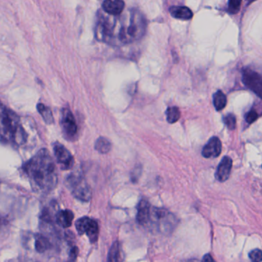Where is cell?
<instances>
[{
	"instance_id": "cell-1",
	"label": "cell",
	"mask_w": 262,
	"mask_h": 262,
	"mask_svg": "<svg viewBox=\"0 0 262 262\" xmlns=\"http://www.w3.org/2000/svg\"><path fill=\"white\" fill-rule=\"evenodd\" d=\"M146 27L145 16L136 9H128L119 16L99 12L95 35L101 42L113 47H122L142 39Z\"/></svg>"
},
{
	"instance_id": "cell-2",
	"label": "cell",
	"mask_w": 262,
	"mask_h": 262,
	"mask_svg": "<svg viewBox=\"0 0 262 262\" xmlns=\"http://www.w3.org/2000/svg\"><path fill=\"white\" fill-rule=\"evenodd\" d=\"M24 170L35 192L47 194L57 186V168L48 150L45 148L26 162Z\"/></svg>"
},
{
	"instance_id": "cell-3",
	"label": "cell",
	"mask_w": 262,
	"mask_h": 262,
	"mask_svg": "<svg viewBox=\"0 0 262 262\" xmlns=\"http://www.w3.org/2000/svg\"><path fill=\"white\" fill-rule=\"evenodd\" d=\"M0 139L13 145H24L27 136L19 116L9 108L0 105Z\"/></svg>"
},
{
	"instance_id": "cell-4",
	"label": "cell",
	"mask_w": 262,
	"mask_h": 262,
	"mask_svg": "<svg viewBox=\"0 0 262 262\" xmlns=\"http://www.w3.org/2000/svg\"><path fill=\"white\" fill-rule=\"evenodd\" d=\"M67 188L73 196L82 202H90L92 199V190L81 173L73 172L66 180Z\"/></svg>"
},
{
	"instance_id": "cell-5",
	"label": "cell",
	"mask_w": 262,
	"mask_h": 262,
	"mask_svg": "<svg viewBox=\"0 0 262 262\" xmlns=\"http://www.w3.org/2000/svg\"><path fill=\"white\" fill-rule=\"evenodd\" d=\"M60 123L66 139L73 140L77 135L78 127L74 116L69 108H63L61 112Z\"/></svg>"
},
{
	"instance_id": "cell-6",
	"label": "cell",
	"mask_w": 262,
	"mask_h": 262,
	"mask_svg": "<svg viewBox=\"0 0 262 262\" xmlns=\"http://www.w3.org/2000/svg\"><path fill=\"white\" fill-rule=\"evenodd\" d=\"M242 79L247 88L255 93L259 98H261L262 78L260 74L251 69L245 68L243 70Z\"/></svg>"
},
{
	"instance_id": "cell-7",
	"label": "cell",
	"mask_w": 262,
	"mask_h": 262,
	"mask_svg": "<svg viewBox=\"0 0 262 262\" xmlns=\"http://www.w3.org/2000/svg\"><path fill=\"white\" fill-rule=\"evenodd\" d=\"M53 151L56 161L62 170L71 169L74 165V158L70 151L59 142H55Z\"/></svg>"
},
{
	"instance_id": "cell-8",
	"label": "cell",
	"mask_w": 262,
	"mask_h": 262,
	"mask_svg": "<svg viewBox=\"0 0 262 262\" xmlns=\"http://www.w3.org/2000/svg\"><path fill=\"white\" fill-rule=\"evenodd\" d=\"M159 228L162 231H168L174 225V217L171 213L163 208H153L151 211Z\"/></svg>"
},
{
	"instance_id": "cell-9",
	"label": "cell",
	"mask_w": 262,
	"mask_h": 262,
	"mask_svg": "<svg viewBox=\"0 0 262 262\" xmlns=\"http://www.w3.org/2000/svg\"><path fill=\"white\" fill-rule=\"evenodd\" d=\"M222 145L220 139L217 137H212L209 139L208 143L204 146L202 154L206 159L217 158L222 153Z\"/></svg>"
},
{
	"instance_id": "cell-10",
	"label": "cell",
	"mask_w": 262,
	"mask_h": 262,
	"mask_svg": "<svg viewBox=\"0 0 262 262\" xmlns=\"http://www.w3.org/2000/svg\"><path fill=\"white\" fill-rule=\"evenodd\" d=\"M231 168H232V159L228 156H225L221 161L216 170V179L221 182L228 180L231 174Z\"/></svg>"
},
{
	"instance_id": "cell-11",
	"label": "cell",
	"mask_w": 262,
	"mask_h": 262,
	"mask_svg": "<svg viewBox=\"0 0 262 262\" xmlns=\"http://www.w3.org/2000/svg\"><path fill=\"white\" fill-rule=\"evenodd\" d=\"M151 206L148 201L142 199L140 201L137 207V219L138 223L141 225H147L151 219Z\"/></svg>"
},
{
	"instance_id": "cell-12",
	"label": "cell",
	"mask_w": 262,
	"mask_h": 262,
	"mask_svg": "<svg viewBox=\"0 0 262 262\" xmlns=\"http://www.w3.org/2000/svg\"><path fill=\"white\" fill-rule=\"evenodd\" d=\"M102 10L110 16H119L125 10V3L122 0H106L102 4Z\"/></svg>"
},
{
	"instance_id": "cell-13",
	"label": "cell",
	"mask_w": 262,
	"mask_h": 262,
	"mask_svg": "<svg viewBox=\"0 0 262 262\" xmlns=\"http://www.w3.org/2000/svg\"><path fill=\"white\" fill-rule=\"evenodd\" d=\"M73 219H74V214L71 210H62L56 213V223L64 228L71 226Z\"/></svg>"
},
{
	"instance_id": "cell-14",
	"label": "cell",
	"mask_w": 262,
	"mask_h": 262,
	"mask_svg": "<svg viewBox=\"0 0 262 262\" xmlns=\"http://www.w3.org/2000/svg\"><path fill=\"white\" fill-rule=\"evenodd\" d=\"M170 14L176 19L188 20L193 17V13L186 7H171L169 9Z\"/></svg>"
},
{
	"instance_id": "cell-15",
	"label": "cell",
	"mask_w": 262,
	"mask_h": 262,
	"mask_svg": "<svg viewBox=\"0 0 262 262\" xmlns=\"http://www.w3.org/2000/svg\"><path fill=\"white\" fill-rule=\"evenodd\" d=\"M85 234H87L91 243L97 242L99 237V228L97 222L94 219H90L85 228Z\"/></svg>"
},
{
	"instance_id": "cell-16",
	"label": "cell",
	"mask_w": 262,
	"mask_h": 262,
	"mask_svg": "<svg viewBox=\"0 0 262 262\" xmlns=\"http://www.w3.org/2000/svg\"><path fill=\"white\" fill-rule=\"evenodd\" d=\"M35 248L39 253H44L51 248V243L48 237L42 234H37L35 237Z\"/></svg>"
},
{
	"instance_id": "cell-17",
	"label": "cell",
	"mask_w": 262,
	"mask_h": 262,
	"mask_svg": "<svg viewBox=\"0 0 262 262\" xmlns=\"http://www.w3.org/2000/svg\"><path fill=\"white\" fill-rule=\"evenodd\" d=\"M107 262H122L120 244L117 241L113 244L108 251Z\"/></svg>"
},
{
	"instance_id": "cell-18",
	"label": "cell",
	"mask_w": 262,
	"mask_h": 262,
	"mask_svg": "<svg viewBox=\"0 0 262 262\" xmlns=\"http://www.w3.org/2000/svg\"><path fill=\"white\" fill-rule=\"evenodd\" d=\"M213 104L217 111H222L226 106V96L221 90L217 91V93H214L213 96Z\"/></svg>"
},
{
	"instance_id": "cell-19",
	"label": "cell",
	"mask_w": 262,
	"mask_h": 262,
	"mask_svg": "<svg viewBox=\"0 0 262 262\" xmlns=\"http://www.w3.org/2000/svg\"><path fill=\"white\" fill-rule=\"evenodd\" d=\"M95 148L101 154H107L111 150V142L105 138H99L95 144Z\"/></svg>"
},
{
	"instance_id": "cell-20",
	"label": "cell",
	"mask_w": 262,
	"mask_h": 262,
	"mask_svg": "<svg viewBox=\"0 0 262 262\" xmlns=\"http://www.w3.org/2000/svg\"><path fill=\"white\" fill-rule=\"evenodd\" d=\"M37 110L39 114L43 118L46 123L49 124V125L53 123L54 119H53V113H52L51 110L48 106L43 105V104H39L37 105Z\"/></svg>"
},
{
	"instance_id": "cell-21",
	"label": "cell",
	"mask_w": 262,
	"mask_h": 262,
	"mask_svg": "<svg viewBox=\"0 0 262 262\" xmlns=\"http://www.w3.org/2000/svg\"><path fill=\"white\" fill-rule=\"evenodd\" d=\"M181 113L179 108L176 106L169 107L166 111L167 121L168 123L173 124L180 119Z\"/></svg>"
},
{
	"instance_id": "cell-22",
	"label": "cell",
	"mask_w": 262,
	"mask_h": 262,
	"mask_svg": "<svg viewBox=\"0 0 262 262\" xmlns=\"http://www.w3.org/2000/svg\"><path fill=\"white\" fill-rule=\"evenodd\" d=\"M224 123L229 130H234L236 128V117L234 115L228 114L224 117Z\"/></svg>"
},
{
	"instance_id": "cell-23",
	"label": "cell",
	"mask_w": 262,
	"mask_h": 262,
	"mask_svg": "<svg viewBox=\"0 0 262 262\" xmlns=\"http://www.w3.org/2000/svg\"><path fill=\"white\" fill-rule=\"evenodd\" d=\"M241 4H242V2L237 1V0H231V1H229L228 8L229 13H231V14H236V13H238L241 9Z\"/></svg>"
},
{
	"instance_id": "cell-24",
	"label": "cell",
	"mask_w": 262,
	"mask_h": 262,
	"mask_svg": "<svg viewBox=\"0 0 262 262\" xmlns=\"http://www.w3.org/2000/svg\"><path fill=\"white\" fill-rule=\"evenodd\" d=\"M251 262H260L262 260V252L260 249H254L249 253Z\"/></svg>"
},
{
	"instance_id": "cell-25",
	"label": "cell",
	"mask_w": 262,
	"mask_h": 262,
	"mask_svg": "<svg viewBox=\"0 0 262 262\" xmlns=\"http://www.w3.org/2000/svg\"><path fill=\"white\" fill-rule=\"evenodd\" d=\"M257 118H258V114H257V112L254 110H251V111L248 112V114L246 115L245 119H246V122H248V124H251L255 122Z\"/></svg>"
},
{
	"instance_id": "cell-26",
	"label": "cell",
	"mask_w": 262,
	"mask_h": 262,
	"mask_svg": "<svg viewBox=\"0 0 262 262\" xmlns=\"http://www.w3.org/2000/svg\"><path fill=\"white\" fill-rule=\"evenodd\" d=\"M78 254H79V249H78L77 247H73L70 253V260L74 261V260H76V257H77Z\"/></svg>"
},
{
	"instance_id": "cell-27",
	"label": "cell",
	"mask_w": 262,
	"mask_h": 262,
	"mask_svg": "<svg viewBox=\"0 0 262 262\" xmlns=\"http://www.w3.org/2000/svg\"><path fill=\"white\" fill-rule=\"evenodd\" d=\"M202 262H215L214 261L213 257H211V254H206L205 256H204L203 259H202Z\"/></svg>"
},
{
	"instance_id": "cell-28",
	"label": "cell",
	"mask_w": 262,
	"mask_h": 262,
	"mask_svg": "<svg viewBox=\"0 0 262 262\" xmlns=\"http://www.w3.org/2000/svg\"><path fill=\"white\" fill-rule=\"evenodd\" d=\"M2 222H3L2 217H1V216H0V225H1V223H2Z\"/></svg>"
}]
</instances>
